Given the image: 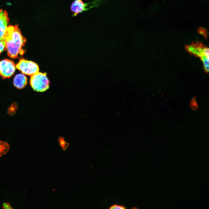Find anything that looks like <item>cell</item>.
Listing matches in <instances>:
<instances>
[{
    "instance_id": "obj_11",
    "label": "cell",
    "mask_w": 209,
    "mask_h": 209,
    "mask_svg": "<svg viewBox=\"0 0 209 209\" xmlns=\"http://www.w3.org/2000/svg\"><path fill=\"white\" fill-rule=\"evenodd\" d=\"M18 107L17 104L16 102H13L8 109V114L11 116L14 115L16 113Z\"/></svg>"
},
{
    "instance_id": "obj_8",
    "label": "cell",
    "mask_w": 209,
    "mask_h": 209,
    "mask_svg": "<svg viewBox=\"0 0 209 209\" xmlns=\"http://www.w3.org/2000/svg\"><path fill=\"white\" fill-rule=\"evenodd\" d=\"M27 82L26 77L24 75L19 74L16 75L14 79V85L17 88L21 89L26 85Z\"/></svg>"
},
{
    "instance_id": "obj_5",
    "label": "cell",
    "mask_w": 209,
    "mask_h": 209,
    "mask_svg": "<svg viewBox=\"0 0 209 209\" xmlns=\"http://www.w3.org/2000/svg\"><path fill=\"white\" fill-rule=\"evenodd\" d=\"M206 46L202 42L197 41L195 43L192 42L191 44L185 45L184 49L190 54L199 57Z\"/></svg>"
},
{
    "instance_id": "obj_15",
    "label": "cell",
    "mask_w": 209,
    "mask_h": 209,
    "mask_svg": "<svg viewBox=\"0 0 209 209\" xmlns=\"http://www.w3.org/2000/svg\"><path fill=\"white\" fill-rule=\"evenodd\" d=\"M109 208L111 209H125V207L123 206L120 205H117V204H116L111 206Z\"/></svg>"
},
{
    "instance_id": "obj_7",
    "label": "cell",
    "mask_w": 209,
    "mask_h": 209,
    "mask_svg": "<svg viewBox=\"0 0 209 209\" xmlns=\"http://www.w3.org/2000/svg\"><path fill=\"white\" fill-rule=\"evenodd\" d=\"M86 5L82 0H75L72 3L71 9L73 13V15L76 16L86 10Z\"/></svg>"
},
{
    "instance_id": "obj_6",
    "label": "cell",
    "mask_w": 209,
    "mask_h": 209,
    "mask_svg": "<svg viewBox=\"0 0 209 209\" xmlns=\"http://www.w3.org/2000/svg\"><path fill=\"white\" fill-rule=\"evenodd\" d=\"M9 20L7 12L0 9V40L5 46L4 37Z\"/></svg>"
},
{
    "instance_id": "obj_10",
    "label": "cell",
    "mask_w": 209,
    "mask_h": 209,
    "mask_svg": "<svg viewBox=\"0 0 209 209\" xmlns=\"http://www.w3.org/2000/svg\"><path fill=\"white\" fill-rule=\"evenodd\" d=\"M200 60L203 62L204 71L206 73L209 72V57H208L202 53L199 57Z\"/></svg>"
},
{
    "instance_id": "obj_9",
    "label": "cell",
    "mask_w": 209,
    "mask_h": 209,
    "mask_svg": "<svg viewBox=\"0 0 209 209\" xmlns=\"http://www.w3.org/2000/svg\"><path fill=\"white\" fill-rule=\"evenodd\" d=\"M10 148L9 145L7 142L0 141V157L6 154Z\"/></svg>"
},
{
    "instance_id": "obj_1",
    "label": "cell",
    "mask_w": 209,
    "mask_h": 209,
    "mask_svg": "<svg viewBox=\"0 0 209 209\" xmlns=\"http://www.w3.org/2000/svg\"><path fill=\"white\" fill-rule=\"evenodd\" d=\"M5 47L8 56L12 58L17 57L24 51V46L26 39L22 35L17 25L8 26L4 37Z\"/></svg>"
},
{
    "instance_id": "obj_16",
    "label": "cell",
    "mask_w": 209,
    "mask_h": 209,
    "mask_svg": "<svg viewBox=\"0 0 209 209\" xmlns=\"http://www.w3.org/2000/svg\"><path fill=\"white\" fill-rule=\"evenodd\" d=\"M2 208L4 209H12L13 208L8 203L4 202L2 204Z\"/></svg>"
},
{
    "instance_id": "obj_12",
    "label": "cell",
    "mask_w": 209,
    "mask_h": 209,
    "mask_svg": "<svg viewBox=\"0 0 209 209\" xmlns=\"http://www.w3.org/2000/svg\"><path fill=\"white\" fill-rule=\"evenodd\" d=\"M197 33L203 36L206 39H207L208 35V32L205 28L200 27L197 30Z\"/></svg>"
},
{
    "instance_id": "obj_3",
    "label": "cell",
    "mask_w": 209,
    "mask_h": 209,
    "mask_svg": "<svg viewBox=\"0 0 209 209\" xmlns=\"http://www.w3.org/2000/svg\"><path fill=\"white\" fill-rule=\"evenodd\" d=\"M16 67L23 74L30 77L39 71V66L36 63L24 59L19 60Z\"/></svg>"
},
{
    "instance_id": "obj_4",
    "label": "cell",
    "mask_w": 209,
    "mask_h": 209,
    "mask_svg": "<svg viewBox=\"0 0 209 209\" xmlns=\"http://www.w3.org/2000/svg\"><path fill=\"white\" fill-rule=\"evenodd\" d=\"M14 62L6 59L0 61V75L3 79L10 78L14 73L16 69Z\"/></svg>"
},
{
    "instance_id": "obj_2",
    "label": "cell",
    "mask_w": 209,
    "mask_h": 209,
    "mask_svg": "<svg viewBox=\"0 0 209 209\" xmlns=\"http://www.w3.org/2000/svg\"><path fill=\"white\" fill-rule=\"evenodd\" d=\"M30 84L34 90L37 92L45 91L49 87L50 82L46 73L39 71L31 76Z\"/></svg>"
},
{
    "instance_id": "obj_17",
    "label": "cell",
    "mask_w": 209,
    "mask_h": 209,
    "mask_svg": "<svg viewBox=\"0 0 209 209\" xmlns=\"http://www.w3.org/2000/svg\"><path fill=\"white\" fill-rule=\"evenodd\" d=\"M5 48V46L0 40V55L1 52L3 51Z\"/></svg>"
},
{
    "instance_id": "obj_13",
    "label": "cell",
    "mask_w": 209,
    "mask_h": 209,
    "mask_svg": "<svg viewBox=\"0 0 209 209\" xmlns=\"http://www.w3.org/2000/svg\"><path fill=\"white\" fill-rule=\"evenodd\" d=\"M190 105L192 109L196 110L198 109V106L196 100V96L192 98L190 103Z\"/></svg>"
},
{
    "instance_id": "obj_14",
    "label": "cell",
    "mask_w": 209,
    "mask_h": 209,
    "mask_svg": "<svg viewBox=\"0 0 209 209\" xmlns=\"http://www.w3.org/2000/svg\"><path fill=\"white\" fill-rule=\"evenodd\" d=\"M59 142L60 145L62 148V149L64 151H65L68 147L69 145V144L66 142L62 138H60V139L59 140Z\"/></svg>"
}]
</instances>
